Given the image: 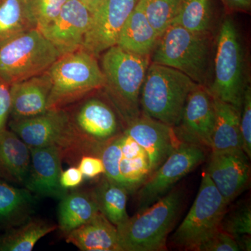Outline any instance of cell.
I'll return each mask as SVG.
<instances>
[{"instance_id":"32","label":"cell","mask_w":251,"mask_h":251,"mask_svg":"<svg viewBox=\"0 0 251 251\" xmlns=\"http://www.w3.org/2000/svg\"><path fill=\"white\" fill-rule=\"evenodd\" d=\"M39 30L47 27L58 16L68 0H25Z\"/></svg>"},{"instance_id":"39","label":"cell","mask_w":251,"mask_h":251,"mask_svg":"<svg viewBox=\"0 0 251 251\" xmlns=\"http://www.w3.org/2000/svg\"><path fill=\"white\" fill-rule=\"evenodd\" d=\"M88 8L91 12L93 14L97 8L100 6L103 0H80Z\"/></svg>"},{"instance_id":"38","label":"cell","mask_w":251,"mask_h":251,"mask_svg":"<svg viewBox=\"0 0 251 251\" xmlns=\"http://www.w3.org/2000/svg\"><path fill=\"white\" fill-rule=\"evenodd\" d=\"M229 12H249L251 0H221Z\"/></svg>"},{"instance_id":"30","label":"cell","mask_w":251,"mask_h":251,"mask_svg":"<svg viewBox=\"0 0 251 251\" xmlns=\"http://www.w3.org/2000/svg\"><path fill=\"white\" fill-rule=\"evenodd\" d=\"M180 2L181 0H140L138 5L160 37L171 27Z\"/></svg>"},{"instance_id":"15","label":"cell","mask_w":251,"mask_h":251,"mask_svg":"<svg viewBox=\"0 0 251 251\" xmlns=\"http://www.w3.org/2000/svg\"><path fill=\"white\" fill-rule=\"evenodd\" d=\"M69 123L67 109H51L36 116L11 120L9 126L29 148L57 145L62 150Z\"/></svg>"},{"instance_id":"17","label":"cell","mask_w":251,"mask_h":251,"mask_svg":"<svg viewBox=\"0 0 251 251\" xmlns=\"http://www.w3.org/2000/svg\"><path fill=\"white\" fill-rule=\"evenodd\" d=\"M29 149L30 170L24 187L37 196L62 199L68 191L60 184L63 161L60 148L50 145Z\"/></svg>"},{"instance_id":"6","label":"cell","mask_w":251,"mask_h":251,"mask_svg":"<svg viewBox=\"0 0 251 251\" xmlns=\"http://www.w3.org/2000/svg\"><path fill=\"white\" fill-rule=\"evenodd\" d=\"M209 35L171 26L157 41L150 61L177 69L196 83L206 85L210 69Z\"/></svg>"},{"instance_id":"8","label":"cell","mask_w":251,"mask_h":251,"mask_svg":"<svg viewBox=\"0 0 251 251\" xmlns=\"http://www.w3.org/2000/svg\"><path fill=\"white\" fill-rule=\"evenodd\" d=\"M38 28L0 44V77L10 85L46 72L60 57Z\"/></svg>"},{"instance_id":"21","label":"cell","mask_w":251,"mask_h":251,"mask_svg":"<svg viewBox=\"0 0 251 251\" xmlns=\"http://www.w3.org/2000/svg\"><path fill=\"white\" fill-rule=\"evenodd\" d=\"M37 196L0 179V231L26 222L35 211Z\"/></svg>"},{"instance_id":"36","label":"cell","mask_w":251,"mask_h":251,"mask_svg":"<svg viewBox=\"0 0 251 251\" xmlns=\"http://www.w3.org/2000/svg\"><path fill=\"white\" fill-rule=\"evenodd\" d=\"M9 83L0 77V130L6 128L11 111V92Z\"/></svg>"},{"instance_id":"35","label":"cell","mask_w":251,"mask_h":251,"mask_svg":"<svg viewBox=\"0 0 251 251\" xmlns=\"http://www.w3.org/2000/svg\"><path fill=\"white\" fill-rule=\"evenodd\" d=\"M77 168L87 178H94L105 173L103 161L99 156L87 155L81 157Z\"/></svg>"},{"instance_id":"14","label":"cell","mask_w":251,"mask_h":251,"mask_svg":"<svg viewBox=\"0 0 251 251\" xmlns=\"http://www.w3.org/2000/svg\"><path fill=\"white\" fill-rule=\"evenodd\" d=\"M249 159L242 149L211 152L206 172L228 204L249 184L251 175Z\"/></svg>"},{"instance_id":"23","label":"cell","mask_w":251,"mask_h":251,"mask_svg":"<svg viewBox=\"0 0 251 251\" xmlns=\"http://www.w3.org/2000/svg\"><path fill=\"white\" fill-rule=\"evenodd\" d=\"M159 39L138 5L124 25L116 45L126 51L150 57Z\"/></svg>"},{"instance_id":"37","label":"cell","mask_w":251,"mask_h":251,"mask_svg":"<svg viewBox=\"0 0 251 251\" xmlns=\"http://www.w3.org/2000/svg\"><path fill=\"white\" fill-rule=\"evenodd\" d=\"M84 176L76 166H72L66 171H62L60 184L65 190L72 189L80 186L83 181Z\"/></svg>"},{"instance_id":"12","label":"cell","mask_w":251,"mask_h":251,"mask_svg":"<svg viewBox=\"0 0 251 251\" xmlns=\"http://www.w3.org/2000/svg\"><path fill=\"white\" fill-rule=\"evenodd\" d=\"M140 0H103L92 14L82 49L97 57L117 44L126 21Z\"/></svg>"},{"instance_id":"29","label":"cell","mask_w":251,"mask_h":251,"mask_svg":"<svg viewBox=\"0 0 251 251\" xmlns=\"http://www.w3.org/2000/svg\"><path fill=\"white\" fill-rule=\"evenodd\" d=\"M212 0H181L171 26H179L197 34H210Z\"/></svg>"},{"instance_id":"22","label":"cell","mask_w":251,"mask_h":251,"mask_svg":"<svg viewBox=\"0 0 251 251\" xmlns=\"http://www.w3.org/2000/svg\"><path fill=\"white\" fill-rule=\"evenodd\" d=\"M122 155L119 163L120 184L128 192L135 193L150 175L146 151L125 131L119 135Z\"/></svg>"},{"instance_id":"5","label":"cell","mask_w":251,"mask_h":251,"mask_svg":"<svg viewBox=\"0 0 251 251\" xmlns=\"http://www.w3.org/2000/svg\"><path fill=\"white\" fill-rule=\"evenodd\" d=\"M197 85L177 69L150 62L140 92L141 113L176 127L188 95Z\"/></svg>"},{"instance_id":"27","label":"cell","mask_w":251,"mask_h":251,"mask_svg":"<svg viewBox=\"0 0 251 251\" xmlns=\"http://www.w3.org/2000/svg\"><path fill=\"white\" fill-rule=\"evenodd\" d=\"M99 211L116 227L129 219L126 211L128 192L126 188L105 176L92 191Z\"/></svg>"},{"instance_id":"2","label":"cell","mask_w":251,"mask_h":251,"mask_svg":"<svg viewBox=\"0 0 251 251\" xmlns=\"http://www.w3.org/2000/svg\"><path fill=\"white\" fill-rule=\"evenodd\" d=\"M100 55L105 98L125 128L141 115L140 92L151 62L150 57L131 53L117 45Z\"/></svg>"},{"instance_id":"19","label":"cell","mask_w":251,"mask_h":251,"mask_svg":"<svg viewBox=\"0 0 251 251\" xmlns=\"http://www.w3.org/2000/svg\"><path fill=\"white\" fill-rule=\"evenodd\" d=\"M30 165L29 147L12 130H0V179L24 187Z\"/></svg>"},{"instance_id":"13","label":"cell","mask_w":251,"mask_h":251,"mask_svg":"<svg viewBox=\"0 0 251 251\" xmlns=\"http://www.w3.org/2000/svg\"><path fill=\"white\" fill-rule=\"evenodd\" d=\"M92 18L80 0H68L55 19L40 31L62 56L82 49Z\"/></svg>"},{"instance_id":"33","label":"cell","mask_w":251,"mask_h":251,"mask_svg":"<svg viewBox=\"0 0 251 251\" xmlns=\"http://www.w3.org/2000/svg\"><path fill=\"white\" fill-rule=\"evenodd\" d=\"M240 131L242 148L249 158H251V88L247 84L244 90L240 112Z\"/></svg>"},{"instance_id":"11","label":"cell","mask_w":251,"mask_h":251,"mask_svg":"<svg viewBox=\"0 0 251 251\" xmlns=\"http://www.w3.org/2000/svg\"><path fill=\"white\" fill-rule=\"evenodd\" d=\"M215 121L212 94L206 85L198 84L188 95L181 121L174 130L181 143L211 150Z\"/></svg>"},{"instance_id":"25","label":"cell","mask_w":251,"mask_h":251,"mask_svg":"<svg viewBox=\"0 0 251 251\" xmlns=\"http://www.w3.org/2000/svg\"><path fill=\"white\" fill-rule=\"evenodd\" d=\"M100 213L93 193L74 191L60 200L57 209L58 227L64 235L93 219Z\"/></svg>"},{"instance_id":"10","label":"cell","mask_w":251,"mask_h":251,"mask_svg":"<svg viewBox=\"0 0 251 251\" xmlns=\"http://www.w3.org/2000/svg\"><path fill=\"white\" fill-rule=\"evenodd\" d=\"M205 148L181 143L137 190L138 211L161 199L175 185L204 161Z\"/></svg>"},{"instance_id":"4","label":"cell","mask_w":251,"mask_h":251,"mask_svg":"<svg viewBox=\"0 0 251 251\" xmlns=\"http://www.w3.org/2000/svg\"><path fill=\"white\" fill-rule=\"evenodd\" d=\"M48 73L51 82L48 110L67 108L105 85L97 57L83 49L60 56Z\"/></svg>"},{"instance_id":"26","label":"cell","mask_w":251,"mask_h":251,"mask_svg":"<svg viewBox=\"0 0 251 251\" xmlns=\"http://www.w3.org/2000/svg\"><path fill=\"white\" fill-rule=\"evenodd\" d=\"M57 229L55 225L31 217L0 234V251H31L36 243Z\"/></svg>"},{"instance_id":"28","label":"cell","mask_w":251,"mask_h":251,"mask_svg":"<svg viewBox=\"0 0 251 251\" xmlns=\"http://www.w3.org/2000/svg\"><path fill=\"white\" fill-rule=\"evenodd\" d=\"M37 28L25 0H0V44Z\"/></svg>"},{"instance_id":"9","label":"cell","mask_w":251,"mask_h":251,"mask_svg":"<svg viewBox=\"0 0 251 251\" xmlns=\"http://www.w3.org/2000/svg\"><path fill=\"white\" fill-rule=\"evenodd\" d=\"M229 204L205 172L192 206L172 237L175 247L197 251L220 229Z\"/></svg>"},{"instance_id":"20","label":"cell","mask_w":251,"mask_h":251,"mask_svg":"<svg viewBox=\"0 0 251 251\" xmlns=\"http://www.w3.org/2000/svg\"><path fill=\"white\" fill-rule=\"evenodd\" d=\"M64 236L66 242L80 251H121L116 226L100 212Z\"/></svg>"},{"instance_id":"16","label":"cell","mask_w":251,"mask_h":251,"mask_svg":"<svg viewBox=\"0 0 251 251\" xmlns=\"http://www.w3.org/2000/svg\"><path fill=\"white\" fill-rule=\"evenodd\" d=\"M124 131L146 151L150 161V175L181 143L173 127L143 114L127 126Z\"/></svg>"},{"instance_id":"18","label":"cell","mask_w":251,"mask_h":251,"mask_svg":"<svg viewBox=\"0 0 251 251\" xmlns=\"http://www.w3.org/2000/svg\"><path fill=\"white\" fill-rule=\"evenodd\" d=\"M51 90L48 70L10 86L11 120L27 118L47 111Z\"/></svg>"},{"instance_id":"31","label":"cell","mask_w":251,"mask_h":251,"mask_svg":"<svg viewBox=\"0 0 251 251\" xmlns=\"http://www.w3.org/2000/svg\"><path fill=\"white\" fill-rule=\"evenodd\" d=\"M220 229L234 238L236 242L251 236V209L249 204H242L232 210L226 211Z\"/></svg>"},{"instance_id":"24","label":"cell","mask_w":251,"mask_h":251,"mask_svg":"<svg viewBox=\"0 0 251 251\" xmlns=\"http://www.w3.org/2000/svg\"><path fill=\"white\" fill-rule=\"evenodd\" d=\"M216 121L211 140V152L242 149L240 131L241 109L213 96Z\"/></svg>"},{"instance_id":"7","label":"cell","mask_w":251,"mask_h":251,"mask_svg":"<svg viewBox=\"0 0 251 251\" xmlns=\"http://www.w3.org/2000/svg\"><path fill=\"white\" fill-rule=\"evenodd\" d=\"M244 57L237 26L232 18H225L216 41L214 80L207 88L214 97L239 109L247 85Z\"/></svg>"},{"instance_id":"34","label":"cell","mask_w":251,"mask_h":251,"mask_svg":"<svg viewBox=\"0 0 251 251\" xmlns=\"http://www.w3.org/2000/svg\"><path fill=\"white\" fill-rule=\"evenodd\" d=\"M237 243L232 236L219 229L203 242L197 251H239Z\"/></svg>"},{"instance_id":"3","label":"cell","mask_w":251,"mask_h":251,"mask_svg":"<svg viewBox=\"0 0 251 251\" xmlns=\"http://www.w3.org/2000/svg\"><path fill=\"white\" fill-rule=\"evenodd\" d=\"M184 193L173 188L117 227L121 251L167 250V239L184 205Z\"/></svg>"},{"instance_id":"1","label":"cell","mask_w":251,"mask_h":251,"mask_svg":"<svg viewBox=\"0 0 251 251\" xmlns=\"http://www.w3.org/2000/svg\"><path fill=\"white\" fill-rule=\"evenodd\" d=\"M69 114L63 160L78 163L83 156H99L102 148L125 130L120 117L111 104L99 97L79 100Z\"/></svg>"}]
</instances>
